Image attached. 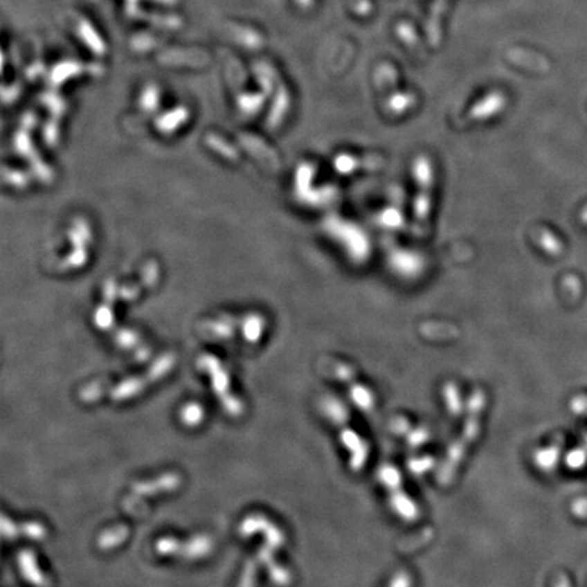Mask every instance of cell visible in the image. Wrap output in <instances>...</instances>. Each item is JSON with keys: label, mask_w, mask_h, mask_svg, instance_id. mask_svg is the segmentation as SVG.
Instances as JSON below:
<instances>
[{"label": "cell", "mask_w": 587, "mask_h": 587, "mask_svg": "<svg viewBox=\"0 0 587 587\" xmlns=\"http://www.w3.org/2000/svg\"><path fill=\"white\" fill-rule=\"evenodd\" d=\"M420 179V186L416 200V223L417 226L426 224L428 219L430 213V183H431V170H430V162L426 159V168L424 174H419Z\"/></svg>", "instance_id": "1"}]
</instances>
